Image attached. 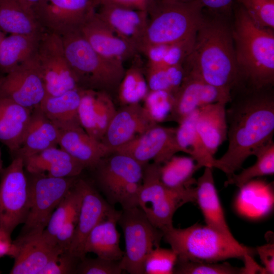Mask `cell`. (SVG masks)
Returning a JSON list of instances; mask_svg holds the SVG:
<instances>
[{
    "label": "cell",
    "mask_w": 274,
    "mask_h": 274,
    "mask_svg": "<svg viewBox=\"0 0 274 274\" xmlns=\"http://www.w3.org/2000/svg\"><path fill=\"white\" fill-rule=\"evenodd\" d=\"M272 87L255 89L238 86L231 91L226 109L228 146L215 159L213 167L230 178L245 161L272 140L274 133V95Z\"/></svg>",
    "instance_id": "6da1fadb"
},
{
    "label": "cell",
    "mask_w": 274,
    "mask_h": 274,
    "mask_svg": "<svg viewBox=\"0 0 274 274\" xmlns=\"http://www.w3.org/2000/svg\"><path fill=\"white\" fill-rule=\"evenodd\" d=\"M209 12V16L204 13L193 46L183 66L186 73L231 92L241 84L232 26L225 18L228 14Z\"/></svg>",
    "instance_id": "7a4b0ae2"
},
{
    "label": "cell",
    "mask_w": 274,
    "mask_h": 274,
    "mask_svg": "<svg viewBox=\"0 0 274 274\" xmlns=\"http://www.w3.org/2000/svg\"><path fill=\"white\" fill-rule=\"evenodd\" d=\"M232 33L241 85L261 89L274 84L273 29L258 26L235 3Z\"/></svg>",
    "instance_id": "3957f363"
},
{
    "label": "cell",
    "mask_w": 274,
    "mask_h": 274,
    "mask_svg": "<svg viewBox=\"0 0 274 274\" xmlns=\"http://www.w3.org/2000/svg\"><path fill=\"white\" fill-rule=\"evenodd\" d=\"M162 231L163 238L180 258L211 262L239 258L246 263L253 260L252 249L206 225L195 224L186 228L173 226Z\"/></svg>",
    "instance_id": "277c9868"
},
{
    "label": "cell",
    "mask_w": 274,
    "mask_h": 274,
    "mask_svg": "<svg viewBox=\"0 0 274 274\" xmlns=\"http://www.w3.org/2000/svg\"><path fill=\"white\" fill-rule=\"evenodd\" d=\"M61 37L66 57L80 88L104 91L111 95L118 91L125 72L123 62L100 55L78 29Z\"/></svg>",
    "instance_id": "5b68a950"
},
{
    "label": "cell",
    "mask_w": 274,
    "mask_h": 274,
    "mask_svg": "<svg viewBox=\"0 0 274 274\" xmlns=\"http://www.w3.org/2000/svg\"><path fill=\"white\" fill-rule=\"evenodd\" d=\"M147 11L148 23L143 47L194 39L204 19V9L196 0L186 3L152 0Z\"/></svg>",
    "instance_id": "8992f818"
},
{
    "label": "cell",
    "mask_w": 274,
    "mask_h": 274,
    "mask_svg": "<svg viewBox=\"0 0 274 274\" xmlns=\"http://www.w3.org/2000/svg\"><path fill=\"white\" fill-rule=\"evenodd\" d=\"M159 164L144 166L138 207L150 222L161 231L173 226L176 211L188 202H196L195 186L175 189L165 186L159 177Z\"/></svg>",
    "instance_id": "52a82bcc"
},
{
    "label": "cell",
    "mask_w": 274,
    "mask_h": 274,
    "mask_svg": "<svg viewBox=\"0 0 274 274\" xmlns=\"http://www.w3.org/2000/svg\"><path fill=\"white\" fill-rule=\"evenodd\" d=\"M26 174L29 188L30 206L18 236L42 233L53 212L78 178L53 177L26 172Z\"/></svg>",
    "instance_id": "ba28073f"
},
{
    "label": "cell",
    "mask_w": 274,
    "mask_h": 274,
    "mask_svg": "<svg viewBox=\"0 0 274 274\" xmlns=\"http://www.w3.org/2000/svg\"><path fill=\"white\" fill-rule=\"evenodd\" d=\"M118 223L122 229L125 245L120 260L121 268L130 274H144L145 259L160 247L162 231L153 226L139 207L122 209Z\"/></svg>",
    "instance_id": "9c48e42d"
},
{
    "label": "cell",
    "mask_w": 274,
    "mask_h": 274,
    "mask_svg": "<svg viewBox=\"0 0 274 274\" xmlns=\"http://www.w3.org/2000/svg\"><path fill=\"white\" fill-rule=\"evenodd\" d=\"M30 206V192L23 158L13 157L0 172V227L11 235L24 223Z\"/></svg>",
    "instance_id": "30bf717a"
},
{
    "label": "cell",
    "mask_w": 274,
    "mask_h": 274,
    "mask_svg": "<svg viewBox=\"0 0 274 274\" xmlns=\"http://www.w3.org/2000/svg\"><path fill=\"white\" fill-rule=\"evenodd\" d=\"M35 58L46 95H58L80 88L66 57L61 36L46 30L43 31Z\"/></svg>",
    "instance_id": "8fae6325"
},
{
    "label": "cell",
    "mask_w": 274,
    "mask_h": 274,
    "mask_svg": "<svg viewBox=\"0 0 274 274\" xmlns=\"http://www.w3.org/2000/svg\"><path fill=\"white\" fill-rule=\"evenodd\" d=\"M176 128L156 124L114 152L127 155L143 166L151 161L162 164L182 152L176 140Z\"/></svg>",
    "instance_id": "7c38bea8"
},
{
    "label": "cell",
    "mask_w": 274,
    "mask_h": 274,
    "mask_svg": "<svg viewBox=\"0 0 274 274\" xmlns=\"http://www.w3.org/2000/svg\"><path fill=\"white\" fill-rule=\"evenodd\" d=\"M45 95L35 54L0 78V96L31 110L40 106Z\"/></svg>",
    "instance_id": "4fadbf2b"
},
{
    "label": "cell",
    "mask_w": 274,
    "mask_h": 274,
    "mask_svg": "<svg viewBox=\"0 0 274 274\" xmlns=\"http://www.w3.org/2000/svg\"><path fill=\"white\" fill-rule=\"evenodd\" d=\"M174 96L173 107L168 121L179 124L202 107L218 102L227 104L230 99L231 92L214 86L192 74L186 73Z\"/></svg>",
    "instance_id": "5bb4252c"
},
{
    "label": "cell",
    "mask_w": 274,
    "mask_h": 274,
    "mask_svg": "<svg viewBox=\"0 0 274 274\" xmlns=\"http://www.w3.org/2000/svg\"><path fill=\"white\" fill-rule=\"evenodd\" d=\"M92 9L90 0H41L33 12L43 29L62 36L78 29Z\"/></svg>",
    "instance_id": "9a60e30c"
},
{
    "label": "cell",
    "mask_w": 274,
    "mask_h": 274,
    "mask_svg": "<svg viewBox=\"0 0 274 274\" xmlns=\"http://www.w3.org/2000/svg\"><path fill=\"white\" fill-rule=\"evenodd\" d=\"M82 183L83 196L78 222L67 251L80 260L86 256L84 245L90 232L115 210L112 205L100 195L91 182L82 179Z\"/></svg>",
    "instance_id": "2e32d148"
},
{
    "label": "cell",
    "mask_w": 274,
    "mask_h": 274,
    "mask_svg": "<svg viewBox=\"0 0 274 274\" xmlns=\"http://www.w3.org/2000/svg\"><path fill=\"white\" fill-rule=\"evenodd\" d=\"M79 31L90 46L102 56L124 62L139 51L118 37L92 9L79 27Z\"/></svg>",
    "instance_id": "e0dca14e"
},
{
    "label": "cell",
    "mask_w": 274,
    "mask_h": 274,
    "mask_svg": "<svg viewBox=\"0 0 274 274\" xmlns=\"http://www.w3.org/2000/svg\"><path fill=\"white\" fill-rule=\"evenodd\" d=\"M156 124L140 103L122 106L117 110L101 142L112 153Z\"/></svg>",
    "instance_id": "ac0fdd59"
},
{
    "label": "cell",
    "mask_w": 274,
    "mask_h": 274,
    "mask_svg": "<svg viewBox=\"0 0 274 274\" xmlns=\"http://www.w3.org/2000/svg\"><path fill=\"white\" fill-rule=\"evenodd\" d=\"M116 111L109 93L81 88L78 110L80 123L84 130L95 139L101 142Z\"/></svg>",
    "instance_id": "d6986e66"
},
{
    "label": "cell",
    "mask_w": 274,
    "mask_h": 274,
    "mask_svg": "<svg viewBox=\"0 0 274 274\" xmlns=\"http://www.w3.org/2000/svg\"><path fill=\"white\" fill-rule=\"evenodd\" d=\"M98 8L97 15L118 37L141 52L148 26L147 11L113 5Z\"/></svg>",
    "instance_id": "ffe728a7"
},
{
    "label": "cell",
    "mask_w": 274,
    "mask_h": 274,
    "mask_svg": "<svg viewBox=\"0 0 274 274\" xmlns=\"http://www.w3.org/2000/svg\"><path fill=\"white\" fill-rule=\"evenodd\" d=\"M13 245L11 274H39L53 257L63 252L45 242L41 233L18 236Z\"/></svg>",
    "instance_id": "44dd1931"
},
{
    "label": "cell",
    "mask_w": 274,
    "mask_h": 274,
    "mask_svg": "<svg viewBox=\"0 0 274 274\" xmlns=\"http://www.w3.org/2000/svg\"><path fill=\"white\" fill-rule=\"evenodd\" d=\"M144 166L130 156L114 152L102 158L92 169L102 192L129 182L142 183Z\"/></svg>",
    "instance_id": "7402d4cb"
},
{
    "label": "cell",
    "mask_w": 274,
    "mask_h": 274,
    "mask_svg": "<svg viewBox=\"0 0 274 274\" xmlns=\"http://www.w3.org/2000/svg\"><path fill=\"white\" fill-rule=\"evenodd\" d=\"M58 146L85 168L90 169L112 153L101 142L90 136L82 127L60 130Z\"/></svg>",
    "instance_id": "603a6c76"
},
{
    "label": "cell",
    "mask_w": 274,
    "mask_h": 274,
    "mask_svg": "<svg viewBox=\"0 0 274 274\" xmlns=\"http://www.w3.org/2000/svg\"><path fill=\"white\" fill-rule=\"evenodd\" d=\"M25 171L57 177H79L85 167L61 148L52 147L23 159Z\"/></svg>",
    "instance_id": "cb8c5ba5"
},
{
    "label": "cell",
    "mask_w": 274,
    "mask_h": 274,
    "mask_svg": "<svg viewBox=\"0 0 274 274\" xmlns=\"http://www.w3.org/2000/svg\"><path fill=\"white\" fill-rule=\"evenodd\" d=\"M59 129L45 115L40 106L32 110L21 145L12 156L24 159L58 145Z\"/></svg>",
    "instance_id": "d4e9b609"
},
{
    "label": "cell",
    "mask_w": 274,
    "mask_h": 274,
    "mask_svg": "<svg viewBox=\"0 0 274 274\" xmlns=\"http://www.w3.org/2000/svg\"><path fill=\"white\" fill-rule=\"evenodd\" d=\"M196 202L201 211L206 225L228 236H233L226 221L213 174V167H205L196 181Z\"/></svg>",
    "instance_id": "484cf974"
},
{
    "label": "cell",
    "mask_w": 274,
    "mask_h": 274,
    "mask_svg": "<svg viewBox=\"0 0 274 274\" xmlns=\"http://www.w3.org/2000/svg\"><path fill=\"white\" fill-rule=\"evenodd\" d=\"M120 212L115 209L94 227L85 243V254L93 253L103 259L121 260L124 251L120 247V235L116 227Z\"/></svg>",
    "instance_id": "4316f807"
},
{
    "label": "cell",
    "mask_w": 274,
    "mask_h": 274,
    "mask_svg": "<svg viewBox=\"0 0 274 274\" xmlns=\"http://www.w3.org/2000/svg\"><path fill=\"white\" fill-rule=\"evenodd\" d=\"M32 110L0 96V142L13 156L19 149Z\"/></svg>",
    "instance_id": "83f0119b"
},
{
    "label": "cell",
    "mask_w": 274,
    "mask_h": 274,
    "mask_svg": "<svg viewBox=\"0 0 274 274\" xmlns=\"http://www.w3.org/2000/svg\"><path fill=\"white\" fill-rule=\"evenodd\" d=\"M226 104L218 102L197 110L196 129L210 153L213 156L227 139Z\"/></svg>",
    "instance_id": "f1b7e54d"
},
{
    "label": "cell",
    "mask_w": 274,
    "mask_h": 274,
    "mask_svg": "<svg viewBox=\"0 0 274 274\" xmlns=\"http://www.w3.org/2000/svg\"><path fill=\"white\" fill-rule=\"evenodd\" d=\"M81 99V88L55 96L45 95L40 107L59 130L82 127L78 110Z\"/></svg>",
    "instance_id": "f546056e"
},
{
    "label": "cell",
    "mask_w": 274,
    "mask_h": 274,
    "mask_svg": "<svg viewBox=\"0 0 274 274\" xmlns=\"http://www.w3.org/2000/svg\"><path fill=\"white\" fill-rule=\"evenodd\" d=\"M43 28L33 10L23 0H0V30L10 34L34 35Z\"/></svg>",
    "instance_id": "4dcf8cb0"
},
{
    "label": "cell",
    "mask_w": 274,
    "mask_h": 274,
    "mask_svg": "<svg viewBox=\"0 0 274 274\" xmlns=\"http://www.w3.org/2000/svg\"><path fill=\"white\" fill-rule=\"evenodd\" d=\"M42 33L10 34L4 37L0 43L1 71L7 74L33 57Z\"/></svg>",
    "instance_id": "1f68e13d"
},
{
    "label": "cell",
    "mask_w": 274,
    "mask_h": 274,
    "mask_svg": "<svg viewBox=\"0 0 274 274\" xmlns=\"http://www.w3.org/2000/svg\"><path fill=\"white\" fill-rule=\"evenodd\" d=\"M197 110L178 124L176 140L181 151L189 154L199 169L202 167H213L215 158L209 151L196 129Z\"/></svg>",
    "instance_id": "d6a6232c"
},
{
    "label": "cell",
    "mask_w": 274,
    "mask_h": 274,
    "mask_svg": "<svg viewBox=\"0 0 274 274\" xmlns=\"http://www.w3.org/2000/svg\"><path fill=\"white\" fill-rule=\"evenodd\" d=\"M82 196V179L78 177L75 185L53 212L41 233L45 242L56 247L54 244L56 234L73 214L79 212Z\"/></svg>",
    "instance_id": "836d02e7"
},
{
    "label": "cell",
    "mask_w": 274,
    "mask_h": 274,
    "mask_svg": "<svg viewBox=\"0 0 274 274\" xmlns=\"http://www.w3.org/2000/svg\"><path fill=\"white\" fill-rule=\"evenodd\" d=\"M198 169L195 161L191 156L174 155L160 165V179L165 186L172 189L193 187L196 183L193 175Z\"/></svg>",
    "instance_id": "e575fe53"
},
{
    "label": "cell",
    "mask_w": 274,
    "mask_h": 274,
    "mask_svg": "<svg viewBox=\"0 0 274 274\" xmlns=\"http://www.w3.org/2000/svg\"><path fill=\"white\" fill-rule=\"evenodd\" d=\"M255 163L244 169L239 174L232 175L225 182V185H235L241 188L254 178L274 173V142L271 140L257 150L253 154Z\"/></svg>",
    "instance_id": "d590c367"
},
{
    "label": "cell",
    "mask_w": 274,
    "mask_h": 274,
    "mask_svg": "<svg viewBox=\"0 0 274 274\" xmlns=\"http://www.w3.org/2000/svg\"><path fill=\"white\" fill-rule=\"evenodd\" d=\"M142 68L132 65L125 70L118 89V96L122 106L140 103L149 91L147 80Z\"/></svg>",
    "instance_id": "8d00e7d4"
},
{
    "label": "cell",
    "mask_w": 274,
    "mask_h": 274,
    "mask_svg": "<svg viewBox=\"0 0 274 274\" xmlns=\"http://www.w3.org/2000/svg\"><path fill=\"white\" fill-rule=\"evenodd\" d=\"M146 79L150 90H164L175 93L186 75L183 64L165 67L147 64Z\"/></svg>",
    "instance_id": "74e56055"
},
{
    "label": "cell",
    "mask_w": 274,
    "mask_h": 274,
    "mask_svg": "<svg viewBox=\"0 0 274 274\" xmlns=\"http://www.w3.org/2000/svg\"><path fill=\"white\" fill-rule=\"evenodd\" d=\"M173 273L241 274L247 272L245 267H234L227 262L199 261L178 257Z\"/></svg>",
    "instance_id": "f35d334b"
},
{
    "label": "cell",
    "mask_w": 274,
    "mask_h": 274,
    "mask_svg": "<svg viewBox=\"0 0 274 274\" xmlns=\"http://www.w3.org/2000/svg\"><path fill=\"white\" fill-rule=\"evenodd\" d=\"M143 106L151 119L155 123L168 121L174 101V93L164 90H150L143 99Z\"/></svg>",
    "instance_id": "ab89813d"
},
{
    "label": "cell",
    "mask_w": 274,
    "mask_h": 274,
    "mask_svg": "<svg viewBox=\"0 0 274 274\" xmlns=\"http://www.w3.org/2000/svg\"><path fill=\"white\" fill-rule=\"evenodd\" d=\"M178 255L172 249H154L143 264L144 274H173Z\"/></svg>",
    "instance_id": "60d3db41"
},
{
    "label": "cell",
    "mask_w": 274,
    "mask_h": 274,
    "mask_svg": "<svg viewBox=\"0 0 274 274\" xmlns=\"http://www.w3.org/2000/svg\"><path fill=\"white\" fill-rule=\"evenodd\" d=\"M259 26L274 29V0H234Z\"/></svg>",
    "instance_id": "b9f144b4"
},
{
    "label": "cell",
    "mask_w": 274,
    "mask_h": 274,
    "mask_svg": "<svg viewBox=\"0 0 274 274\" xmlns=\"http://www.w3.org/2000/svg\"><path fill=\"white\" fill-rule=\"evenodd\" d=\"M123 270L120 261H113L98 257L81 259L75 273L77 274H120Z\"/></svg>",
    "instance_id": "7bdbcfd3"
},
{
    "label": "cell",
    "mask_w": 274,
    "mask_h": 274,
    "mask_svg": "<svg viewBox=\"0 0 274 274\" xmlns=\"http://www.w3.org/2000/svg\"><path fill=\"white\" fill-rule=\"evenodd\" d=\"M80 260L67 251L61 252L53 257L39 274L75 273Z\"/></svg>",
    "instance_id": "ee69618b"
},
{
    "label": "cell",
    "mask_w": 274,
    "mask_h": 274,
    "mask_svg": "<svg viewBox=\"0 0 274 274\" xmlns=\"http://www.w3.org/2000/svg\"><path fill=\"white\" fill-rule=\"evenodd\" d=\"M79 214V212L73 215L56 234L54 244L61 252L68 251L69 249L77 224Z\"/></svg>",
    "instance_id": "f6af8a7d"
},
{
    "label": "cell",
    "mask_w": 274,
    "mask_h": 274,
    "mask_svg": "<svg viewBox=\"0 0 274 274\" xmlns=\"http://www.w3.org/2000/svg\"><path fill=\"white\" fill-rule=\"evenodd\" d=\"M152 0H90L95 9L101 6L113 5L137 10L147 11Z\"/></svg>",
    "instance_id": "bcb514c9"
},
{
    "label": "cell",
    "mask_w": 274,
    "mask_h": 274,
    "mask_svg": "<svg viewBox=\"0 0 274 274\" xmlns=\"http://www.w3.org/2000/svg\"><path fill=\"white\" fill-rule=\"evenodd\" d=\"M260 258L264 264L263 273L273 274L274 273V244H267L257 248Z\"/></svg>",
    "instance_id": "7dc6e473"
},
{
    "label": "cell",
    "mask_w": 274,
    "mask_h": 274,
    "mask_svg": "<svg viewBox=\"0 0 274 274\" xmlns=\"http://www.w3.org/2000/svg\"><path fill=\"white\" fill-rule=\"evenodd\" d=\"M203 9L216 13L229 14L233 9L234 0H196Z\"/></svg>",
    "instance_id": "c3c4849f"
},
{
    "label": "cell",
    "mask_w": 274,
    "mask_h": 274,
    "mask_svg": "<svg viewBox=\"0 0 274 274\" xmlns=\"http://www.w3.org/2000/svg\"><path fill=\"white\" fill-rule=\"evenodd\" d=\"M13 247L11 234L0 227V258L5 256L11 257Z\"/></svg>",
    "instance_id": "681fc988"
},
{
    "label": "cell",
    "mask_w": 274,
    "mask_h": 274,
    "mask_svg": "<svg viewBox=\"0 0 274 274\" xmlns=\"http://www.w3.org/2000/svg\"><path fill=\"white\" fill-rule=\"evenodd\" d=\"M33 10V9L41 1V0H23Z\"/></svg>",
    "instance_id": "f907efd6"
},
{
    "label": "cell",
    "mask_w": 274,
    "mask_h": 274,
    "mask_svg": "<svg viewBox=\"0 0 274 274\" xmlns=\"http://www.w3.org/2000/svg\"><path fill=\"white\" fill-rule=\"evenodd\" d=\"M163 2L169 3H186L192 1L193 0H158Z\"/></svg>",
    "instance_id": "816d5d0a"
},
{
    "label": "cell",
    "mask_w": 274,
    "mask_h": 274,
    "mask_svg": "<svg viewBox=\"0 0 274 274\" xmlns=\"http://www.w3.org/2000/svg\"><path fill=\"white\" fill-rule=\"evenodd\" d=\"M3 169V162L2 160V154H1V151L0 149V172Z\"/></svg>",
    "instance_id": "f5cc1de1"
},
{
    "label": "cell",
    "mask_w": 274,
    "mask_h": 274,
    "mask_svg": "<svg viewBox=\"0 0 274 274\" xmlns=\"http://www.w3.org/2000/svg\"><path fill=\"white\" fill-rule=\"evenodd\" d=\"M3 31L0 30V43L2 41V40L4 39L5 37L4 35L3 34Z\"/></svg>",
    "instance_id": "db71d44e"
},
{
    "label": "cell",
    "mask_w": 274,
    "mask_h": 274,
    "mask_svg": "<svg viewBox=\"0 0 274 274\" xmlns=\"http://www.w3.org/2000/svg\"><path fill=\"white\" fill-rule=\"evenodd\" d=\"M1 273V271H0V273Z\"/></svg>",
    "instance_id": "11a10c76"
},
{
    "label": "cell",
    "mask_w": 274,
    "mask_h": 274,
    "mask_svg": "<svg viewBox=\"0 0 274 274\" xmlns=\"http://www.w3.org/2000/svg\"><path fill=\"white\" fill-rule=\"evenodd\" d=\"M2 76H0V78Z\"/></svg>",
    "instance_id": "9f6ffc18"
}]
</instances>
